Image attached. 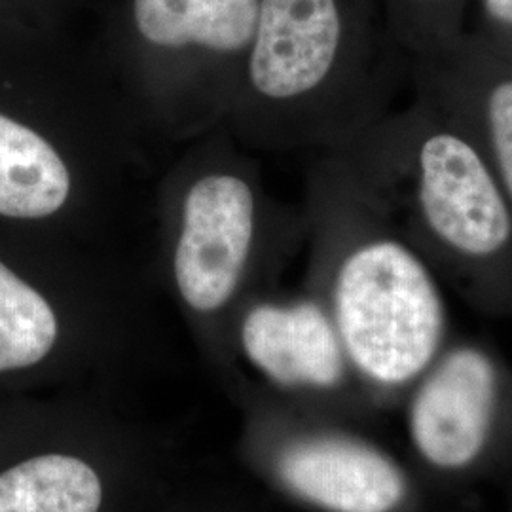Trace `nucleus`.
Listing matches in <instances>:
<instances>
[{
	"mask_svg": "<svg viewBox=\"0 0 512 512\" xmlns=\"http://www.w3.org/2000/svg\"><path fill=\"white\" fill-rule=\"evenodd\" d=\"M366 164V192L439 277L512 298V207L458 118L412 90L368 128Z\"/></svg>",
	"mask_w": 512,
	"mask_h": 512,
	"instance_id": "obj_1",
	"label": "nucleus"
},
{
	"mask_svg": "<svg viewBox=\"0 0 512 512\" xmlns=\"http://www.w3.org/2000/svg\"><path fill=\"white\" fill-rule=\"evenodd\" d=\"M365 228L336 266L332 321L366 380L412 385L446 348L448 310L437 270L366 192Z\"/></svg>",
	"mask_w": 512,
	"mask_h": 512,
	"instance_id": "obj_2",
	"label": "nucleus"
},
{
	"mask_svg": "<svg viewBox=\"0 0 512 512\" xmlns=\"http://www.w3.org/2000/svg\"><path fill=\"white\" fill-rule=\"evenodd\" d=\"M408 435L420 458L439 471H463L484 454L499 403L494 355L476 344L446 346L414 382Z\"/></svg>",
	"mask_w": 512,
	"mask_h": 512,
	"instance_id": "obj_3",
	"label": "nucleus"
},
{
	"mask_svg": "<svg viewBox=\"0 0 512 512\" xmlns=\"http://www.w3.org/2000/svg\"><path fill=\"white\" fill-rule=\"evenodd\" d=\"M340 0H260L249 76L275 103H313L342 65Z\"/></svg>",
	"mask_w": 512,
	"mask_h": 512,
	"instance_id": "obj_4",
	"label": "nucleus"
},
{
	"mask_svg": "<svg viewBox=\"0 0 512 512\" xmlns=\"http://www.w3.org/2000/svg\"><path fill=\"white\" fill-rule=\"evenodd\" d=\"M255 234V198L232 175H209L186 196L175 277L184 302L196 311L224 306L238 287Z\"/></svg>",
	"mask_w": 512,
	"mask_h": 512,
	"instance_id": "obj_5",
	"label": "nucleus"
},
{
	"mask_svg": "<svg viewBox=\"0 0 512 512\" xmlns=\"http://www.w3.org/2000/svg\"><path fill=\"white\" fill-rule=\"evenodd\" d=\"M412 90L465 126L512 207V67L492 48L461 42L412 61Z\"/></svg>",
	"mask_w": 512,
	"mask_h": 512,
	"instance_id": "obj_6",
	"label": "nucleus"
},
{
	"mask_svg": "<svg viewBox=\"0 0 512 512\" xmlns=\"http://www.w3.org/2000/svg\"><path fill=\"white\" fill-rule=\"evenodd\" d=\"M277 471L291 492L327 512H395L408 495L393 459L348 437L298 440L283 450Z\"/></svg>",
	"mask_w": 512,
	"mask_h": 512,
	"instance_id": "obj_7",
	"label": "nucleus"
},
{
	"mask_svg": "<svg viewBox=\"0 0 512 512\" xmlns=\"http://www.w3.org/2000/svg\"><path fill=\"white\" fill-rule=\"evenodd\" d=\"M241 344L256 368L285 387L329 389L348 363L332 317L311 300L256 306L245 315Z\"/></svg>",
	"mask_w": 512,
	"mask_h": 512,
	"instance_id": "obj_8",
	"label": "nucleus"
},
{
	"mask_svg": "<svg viewBox=\"0 0 512 512\" xmlns=\"http://www.w3.org/2000/svg\"><path fill=\"white\" fill-rule=\"evenodd\" d=\"M260 0H135L133 18L148 42L238 52L255 38Z\"/></svg>",
	"mask_w": 512,
	"mask_h": 512,
	"instance_id": "obj_9",
	"label": "nucleus"
},
{
	"mask_svg": "<svg viewBox=\"0 0 512 512\" xmlns=\"http://www.w3.org/2000/svg\"><path fill=\"white\" fill-rule=\"evenodd\" d=\"M71 194V175L55 148L37 131L0 114V215L42 219Z\"/></svg>",
	"mask_w": 512,
	"mask_h": 512,
	"instance_id": "obj_10",
	"label": "nucleus"
},
{
	"mask_svg": "<svg viewBox=\"0 0 512 512\" xmlns=\"http://www.w3.org/2000/svg\"><path fill=\"white\" fill-rule=\"evenodd\" d=\"M103 486L92 467L46 452L0 469V512H99Z\"/></svg>",
	"mask_w": 512,
	"mask_h": 512,
	"instance_id": "obj_11",
	"label": "nucleus"
},
{
	"mask_svg": "<svg viewBox=\"0 0 512 512\" xmlns=\"http://www.w3.org/2000/svg\"><path fill=\"white\" fill-rule=\"evenodd\" d=\"M59 323L50 302L0 262V374L42 363L54 349Z\"/></svg>",
	"mask_w": 512,
	"mask_h": 512,
	"instance_id": "obj_12",
	"label": "nucleus"
},
{
	"mask_svg": "<svg viewBox=\"0 0 512 512\" xmlns=\"http://www.w3.org/2000/svg\"><path fill=\"white\" fill-rule=\"evenodd\" d=\"M482 8L495 25L512 29V0H482Z\"/></svg>",
	"mask_w": 512,
	"mask_h": 512,
	"instance_id": "obj_13",
	"label": "nucleus"
},
{
	"mask_svg": "<svg viewBox=\"0 0 512 512\" xmlns=\"http://www.w3.org/2000/svg\"><path fill=\"white\" fill-rule=\"evenodd\" d=\"M403 2L404 6H408V8H416L418 12H425V10H429V2H439V0H403ZM444 2H448V8L454 10L452 4L456 0H444Z\"/></svg>",
	"mask_w": 512,
	"mask_h": 512,
	"instance_id": "obj_14",
	"label": "nucleus"
},
{
	"mask_svg": "<svg viewBox=\"0 0 512 512\" xmlns=\"http://www.w3.org/2000/svg\"><path fill=\"white\" fill-rule=\"evenodd\" d=\"M505 55V54H503ZM505 57H507V61H509V63H511V67H512V55H505Z\"/></svg>",
	"mask_w": 512,
	"mask_h": 512,
	"instance_id": "obj_15",
	"label": "nucleus"
}]
</instances>
